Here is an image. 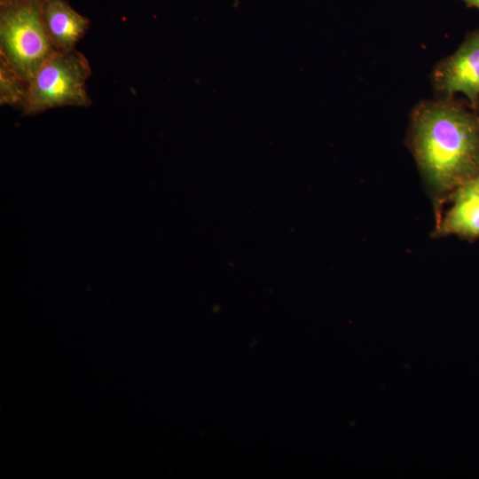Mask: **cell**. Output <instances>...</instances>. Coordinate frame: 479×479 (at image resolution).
Instances as JSON below:
<instances>
[{
  "mask_svg": "<svg viewBox=\"0 0 479 479\" xmlns=\"http://www.w3.org/2000/svg\"><path fill=\"white\" fill-rule=\"evenodd\" d=\"M409 139L430 188L451 197L479 174V115L453 98L418 103L412 111Z\"/></svg>",
  "mask_w": 479,
  "mask_h": 479,
  "instance_id": "obj_1",
  "label": "cell"
},
{
  "mask_svg": "<svg viewBox=\"0 0 479 479\" xmlns=\"http://www.w3.org/2000/svg\"><path fill=\"white\" fill-rule=\"evenodd\" d=\"M43 0H0V62L29 83L57 51L43 20Z\"/></svg>",
  "mask_w": 479,
  "mask_h": 479,
  "instance_id": "obj_2",
  "label": "cell"
},
{
  "mask_svg": "<svg viewBox=\"0 0 479 479\" xmlns=\"http://www.w3.org/2000/svg\"><path fill=\"white\" fill-rule=\"evenodd\" d=\"M90 75V63L82 53L76 49L56 51L29 82L21 111L31 115L56 107L89 106Z\"/></svg>",
  "mask_w": 479,
  "mask_h": 479,
  "instance_id": "obj_3",
  "label": "cell"
},
{
  "mask_svg": "<svg viewBox=\"0 0 479 479\" xmlns=\"http://www.w3.org/2000/svg\"><path fill=\"white\" fill-rule=\"evenodd\" d=\"M432 84L437 98L462 94L474 106L479 97V28L469 32L453 53L436 64Z\"/></svg>",
  "mask_w": 479,
  "mask_h": 479,
  "instance_id": "obj_4",
  "label": "cell"
},
{
  "mask_svg": "<svg viewBox=\"0 0 479 479\" xmlns=\"http://www.w3.org/2000/svg\"><path fill=\"white\" fill-rule=\"evenodd\" d=\"M451 199L439 232L465 239H479V174L461 185Z\"/></svg>",
  "mask_w": 479,
  "mask_h": 479,
  "instance_id": "obj_5",
  "label": "cell"
},
{
  "mask_svg": "<svg viewBox=\"0 0 479 479\" xmlns=\"http://www.w3.org/2000/svg\"><path fill=\"white\" fill-rule=\"evenodd\" d=\"M43 15L49 37L57 51L75 49L90 27V20L66 0H43Z\"/></svg>",
  "mask_w": 479,
  "mask_h": 479,
  "instance_id": "obj_6",
  "label": "cell"
},
{
  "mask_svg": "<svg viewBox=\"0 0 479 479\" xmlns=\"http://www.w3.org/2000/svg\"><path fill=\"white\" fill-rule=\"evenodd\" d=\"M28 83L0 62V105L21 110Z\"/></svg>",
  "mask_w": 479,
  "mask_h": 479,
  "instance_id": "obj_7",
  "label": "cell"
},
{
  "mask_svg": "<svg viewBox=\"0 0 479 479\" xmlns=\"http://www.w3.org/2000/svg\"><path fill=\"white\" fill-rule=\"evenodd\" d=\"M469 7H473L479 10V0H459Z\"/></svg>",
  "mask_w": 479,
  "mask_h": 479,
  "instance_id": "obj_8",
  "label": "cell"
},
{
  "mask_svg": "<svg viewBox=\"0 0 479 479\" xmlns=\"http://www.w3.org/2000/svg\"><path fill=\"white\" fill-rule=\"evenodd\" d=\"M472 108L477 113V114L479 115V97L478 98L476 99L475 103L474 104V106H472Z\"/></svg>",
  "mask_w": 479,
  "mask_h": 479,
  "instance_id": "obj_9",
  "label": "cell"
}]
</instances>
